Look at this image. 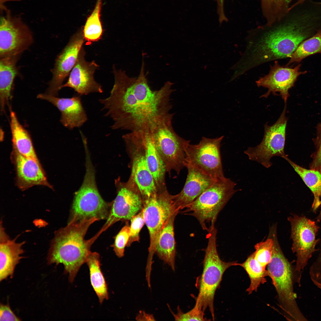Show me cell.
<instances>
[{"label": "cell", "instance_id": "f546056e", "mask_svg": "<svg viewBox=\"0 0 321 321\" xmlns=\"http://www.w3.org/2000/svg\"><path fill=\"white\" fill-rule=\"evenodd\" d=\"M102 0H97L95 7L87 17L82 29L85 40L96 42L100 39L103 30L101 20Z\"/></svg>", "mask_w": 321, "mask_h": 321}, {"label": "cell", "instance_id": "d4e9b609", "mask_svg": "<svg viewBox=\"0 0 321 321\" xmlns=\"http://www.w3.org/2000/svg\"><path fill=\"white\" fill-rule=\"evenodd\" d=\"M19 56L0 59V103L2 113L11 97L12 85L17 74L16 65Z\"/></svg>", "mask_w": 321, "mask_h": 321}, {"label": "cell", "instance_id": "6da1fadb", "mask_svg": "<svg viewBox=\"0 0 321 321\" xmlns=\"http://www.w3.org/2000/svg\"><path fill=\"white\" fill-rule=\"evenodd\" d=\"M113 73L114 82L109 95L98 100L106 111L105 116L113 121L112 129L146 130L170 113L174 84L168 81L159 89L152 90L145 73L143 58L137 78L128 76L114 66Z\"/></svg>", "mask_w": 321, "mask_h": 321}, {"label": "cell", "instance_id": "5bb4252c", "mask_svg": "<svg viewBox=\"0 0 321 321\" xmlns=\"http://www.w3.org/2000/svg\"><path fill=\"white\" fill-rule=\"evenodd\" d=\"M33 41L31 32L20 18L9 14L1 18L0 59L19 56Z\"/></svg>", "mask_w": 321, "mask_h": 321}, {"label": "cell", "instance_id": "f1b7e54d", "mask_svg": "<svg viewBox=\"0 0 321 321\" xmlns=\"http://www.w3.org/2000/svg\"><path fill=\"white\" fill-rule=\"evenodd\" d=\"M238 265L244 269L250 279V284L246 290L249 294L253 291H257L261 284L266 282L265 277L269 276L268 271L255 259L254 252L248 257L244 262L238 263Z\"/></svg>", "mask_w": 321, "mask_h": 321}, {"label": "cell", "instance_id": "3957f363", "mask_svg": "<svg viewBox=\"0 0 321 321\" xmlns=\"http://www.w3.org/2000/svg\"><path fill=\"white\" fill-rule=\"evenodd\" d=\"M95 218L79 221L68 222L66 226L56 231L49 250L48 264L62 263L64 273L68 274L72 282L81 266L86 263L94 242L92 238L84 239L90 226L96 221Z\"/></svg>", "mask_w": 321, "mask_h": 321}, {"label": "cell", "instance_id": "30bf717a", "mask_svg": "<svg viewBox=\"0 0 321 321\" xmlns=\"http://www.w3.org/2000/svg\"><path fill=\"white\" fill-rule=\"evenodd\" d=\"M122 138L130 159L131 174L128 180L137 187L144 201L156 194L157 191L147 164L139 132H130Z\"/></svg>", "mask_w": 321, "mask_h": 321}, {"label": "cell", "instance_id": "cb8c5ba5", "mask_svg": "<svg viewBox=\"0 0 321 321\" xmlns=\"http://www.w3.org/2000/svg\"><path fill=\"white\" fill-rule=\"evenodd\" d=\"M15 239L0 243V281L9 276L12 278L16 266L23 258L21 255L24 252L23 246L25 242L18 243Z\"/></svg>", "mask_w": 321, "mask_h": 321}, {"label": "cell", "instance_id": "f35d334b", "mask_svg": "<svg viewBox=\"0 0 321 321\" xmlns=\"http://www.w3.org/2000/svg\"><path fill=\"white\" fill-rule=\"evenodd\" d=\"M136 319L137 320H155L152 314H148L144 311H141L137 316Z\"/></svg>", "mask_w": 321, "mask_h": 321}, {"label": "cell", "instance_id": "5b68a950", "mask_svg": "<svg viewBox=\"0 0 321 321\" xmlns=\"http://www.w3.org/2000/svg\"><path fill=\"white\" fill-rule=\"evenodd\" d=\"M217 234L215 228L207 235L208 242L205 250L203 271L197 281L199 293L195 303L204 312L208 309L213 320L215 319L214 300L215 291L225 271L231 266L238 265L237 262H226L220 258L217 248Z\"/></svg>", "mask_w": 321, "mask_h": 321}, {"label": "cell", "instance_id": "9c48e42d", "mask_svg": "<svg viewBox=\"0 0 321 321\" xmlns=\"http://www.w3.org/2000/svg\"><path fill=\"white\" fill-rule=\"evenodd\" d=\"M174 196L166 190L157 192L144 202L142 211L150 237L148 266H152L156 242L161 230L171 216L180 211L174 204Z\"/></svg>", "mask_w": 321, "mask_h": 321}, {"label": "cell", "instance_id": "9a60e30c", "mask_svg": "<svg viewBox=\"0 0 321 321\" xmlns=\"http://www.w3.org/2000/svg\"><path fill=\"white\" fill-rule=\"evenodd\" d=\"M119 181L117 196L112 203L106 222L95 235L97 238L115 223L130 220L143 209L144 201L137 187L128 180L126 182Z\"/></svg>", "mask_w": 321, "mask_h": 321}, {"label": "cell", "instance_id": "74e56055", "mask_svg": "<svg viewBox=\"0 0 321 321\" xmlns=\"http://www.w3.org/2000/svg\"><path fill=\"white\" fill-rule=\"evenodd\" d=\"M224 0H215L217 4V12L218 15L219 21L220 23L226 21L227 20L224 13Z\"/></svg>", "mask_w": 321, "mask_h": 321}, {"label": "cell", "instance_id": "d6a6232c", "mask_svg": "<svg viewBox=\"0 0 321 321\" xmlns=\"http://www.w3.org/2000/svg\"><path fill=\"white\" fill-rule=\"evenodd\" d=\"M130 235V226L127 222L114 238V242L111 246L116 255L119 258L124 256L125 248L128 243Z\"/></svg>", "mask_w": 321, "mask_h": 321}, {"label": "cell", "instance_id": "4316f807", "mask_svg": "<svg viewBox=\"0 0 321 321\" xmlns=\"http://www.w3.org/2000/svg\"><path fill=\"white\" fill-rule=\"evenodd\" d=\"M86 263L89 269L91 285L102 304L105 300L108 299L109 296L107 285L100 268L99 254L91 252Z\"/></svg>", "mask_w": 321, "mask_h": 321}, {"label": "cell", "instance_id": "277c9868", "mask_svg": "<svg viewBox=\"0 0 321 321\" xmlns=\"http://www.w3.org/2000/svg\"><path fill=\"white\" fill-rule=\"evenodd\" d=\"M271 235L274 245L271 260L267 265V270L277 292L279 306L288 320L307 321L298 304L294 290L295 284L300 285L303 271L296 270L295 265H291L285 257L279 244L276 232H273Z\"/></svg>", "mask_w": 321, "mask_h": 321}, {"label": "cell", "instance_id": "8d00e7d4", "mask_svg": "<svg viewBox=\"0 0 321 321\" xmlns=\"http://www.w3.org/2000/svg\"><path fill=\"white\" fill-rule=\"evenodd\" d=\"M11 309L8 304L0 305V321H21Z\"/></svg>", "mask_w": 321, "mask_h": 321}, {"label": "cell", "instance_id": "4dcf8cb0", "mask_svg": "<svg viewBox=\"0 0 321 321\" xmlns=\"http://www.w3.org/2000/svg\"><path fill=\"white\" fill-rule=\"evenodd\" d=\"M321 54V29L311 37L303 41L289 56L290 60L285 67L294 62H298L306 57L316 53Z\"/></svg>", "mask_w": 321, "mask_h": 321}, {"label": "cell", "instance_id": "8992f818", "mask_svg": "<svg viewBox=\"0 0 321 321\" xmlns=\"http://www.w3.org/2000/svg\"><path fill=\"white\" fill-rule=\"evenodd\" d=\"M230 179H218L182 212L195 217L202 229L209 232L215 228L219 212L238 190Z\"/></svg>", "mask_w": 321, "mask_h": 321}, {"label": "cell", "instance_id": "484cf974", "mask_svg": "<svg viewBox=\"0 0 321 321\" xmlns=\"http://www.w3.org/2000/svg\"><path fill=\"white\" fill-rule=\"evenodd\" d=\"M10 127L13 150L24 156L39 161L29 133L12 111L10 114Z\"/></svg>", "mask_w": 321, "mask_h": 321}, {"label": "cell", "instance_id": "4fadbf2b", "mask_svg": "<svg viewBox=\"0 0 321 321\" xmlns=\"http://www.w3.org/2000/svg\"><path fill=\"white\" fill-rule=\"evenodd\" d=\"M291 227L292 249L296 256V270L303 271L318 240L316 235L319 227L315 222L305 216L293 215L288 218Z\"/></svg>", "mask_w": 321, "mask_h": 321}, {"label": "cell", "instance_id": "e0dca14e", "mask_svg": "<svg viewBox=\"0 0 321 321\" xmlns=\"http://www.w3.org/2000/svg\"><path fill=\"white\" fill-rule=\"evenodd\" d=\"M300 65L294 68L283 67L275 61L274 64L270 66L268 74L256 81L258 87L268 89V91L261 97L267 98L271 93L277 95L278 92L286 103L289 96V90L294 86L298 76L306 72L300 71Z\"/></svg>", "mask_w": 321, "mask_h": 321}, {"label": "cell", "instance_id": "83f0119b", "mask_svg": "<svg viewBox=\"0 0 321 321\" xmlns=\"http://www.w3.org/2000/svg\"><path fill=\"white\" fill-rule=\"evenodd\" d=\"M284 158L291 165L312 193L314 199L312 207L313 211H315L321 205V174L317 170L306 169L297 164L288 156Z\"/></svg>", "mask_w": 321, "mask_h": 321}, {"label": "cell", "instance_id": "e575fe53", "mask_svg": "<svg viewBox=\"0 0 321 321\" xmlns=\"http://www.w3.org/2000/svg\"><path fill=\"white\" fill-rule=\"evenodd\" d=\"M316 129V136L313 140L315 150L311 155L312 160L309 168L321 174V122L317 125Z\"/></svg>", "mask_w": 321, "mask_h": 321}, {"label": "cell", "instance_id": "603a6c76", "mask_svg": "<svg viewBox=\"0 0 321 321\" xmlns=\"http://www.w3.org/2000/svg\"><path fill=\"white\" fill-rule=\"evenodd\" d=\"M178 213L171 216L161 230L156 242L155 252L159 258L169 265L173 271L175 269L176 254L174 222Z\"/></svg>", "mask_w": 321, "mask_h": 321}, {"label": "cell", "instance_id": "ac0fdd59", "mask_svg": "<svg viewBox=\"0 0 321 321\" xmlns=\"http://www.w3.org/2000/svg\"><path fill=\"white\" fill-rule=\"evenodd\" d=\"M86 52L83 47L76 62L69 75L67 82L62 88L68 87L73 89L80 95L94 93H102L101 85L95 80L94 74L99 67L95 61L88 62L85 59Z\"/></svg>", "mask_w": 321, "mask_h": 321}, {"label": "cell", "instance_id": "52a82bcc", "mask_svg": "<svg viewBox=\"0 0 321 321\" xmlns=\"http://www.w3.org/2000/svg\"><path fill=\"white\" fill-rule=\"evenodd\" d=\"M174 115L169 113L146 130L151 136L166 172L170 174L174 171L178 174L186 167L185 151L190 141L181 138L174 130L172 123Z\"/></svg>", "mask_w": 321, "mask_h": 321}, {"label": "cell", "instance_id": "1f68e13d", "mask_svg": "<svg viewBox=\"0 0 321 321\" xmlns=\"http://www.w3.org/2000/svg\"><path fill=\"white\" fill-rule=\"evenodd\" d=\"M269 234V237L266 240L257 243L254 246L255 258L265 268L271 260L274 245L273 238Z\"/></svg>", "mask_w": 321, "mask_h": 321}, {"label": "cell", "instance_id": "7a4b0ae2", "mask_svg": "<svg viewBox=\"0 0 321 321\" xmlns=\"http://www.w3.org/2000/svg\"><path fill=\"white\" fill-rule=\"evenodd\" d=\"M306 15L298 20L257 29L245 39V49L239 60L230 68L237 78L261 65L289 57L310 34Z\"/></svg>", "mask_w": 321, "mask_h": 321}, {"label": "cell", "instance_id": "d590c367", "mask_svg": "<svg viewBox=\"0 0 321 321\" xmlns=\"http://www.w3.org/2000/svg\"><path fill=\"white\" fill-rule=\"evenodd\" d=\"M130 221V235L127 247L130 246L133 242L139 240V233L145 224L142 210L133 216Z\"/></svg>", "mask_w": 321, "mask_h": 321}, {"label": "cell", "instance_id": "ab89813d", "mask_svg": "<svg viewBox=\"0 0 321 321\" xmlns=\"http://www.w3.org/2000/svg\"><path fill=\"white\" fill-rule=\"evenodd\" d=\"M1 225L0 243H2L7 241L10 239L9 236L5 232L4 228Z\"/></svg>", "mask_w": 321, "mask_h": 321}, {"label": "cell", "instance_id": "2e32d148", "mask_svg": "<svg viewBox=\"0 0 321 321\" xmlns=\"http://www.w3.org/2000/svg\"><path fill=\"white\" fill-rule=\"evenodd\" d=\"M82 29L74 34L55 61L46 94L56 96L75 65L84 42Z\"/></svg>", "mask_w": 321, "mask_h": 321}, {"label": "cell", "instance_id": "8fae6325", "mask_svg": "<svg viewBox=\"0 0 321 321\" xmlns=\"http://www.w3.org/2000/svg\"><path fill=\"white\" fill-rule=\"evenodd\" d=\"M286 104L280 117L273 125H264V133L261 142L254 147H249L244 153L249 160L257 161L268 168L272 163L273 157L288 156L284 152L286 129L288 118L286 116Z\"/></svg>", "mask_w": 321, "mask_h": 321}, {"label": "cell", "instance_id": "836d02e7", "mask_svg": "<svg viewBox=\"0 0 321 321\" xmlns=\"http://www.w3.org/2000/svg\"><path fill=\"white\" fill-rule=\"evenodd\" d=\"M171 311L176 321H204L207 320L204 317V312L198 305L195 304L194 307L190 311L183 312L179 307L177 308V313L175 314L171 310Z\"/></svg>", "mask_w": 321, "mask_h": 321}, {"label": "cell", "instance_id": "ba28073f", "mask_svg": "<svg viewBox=\"0 0 321 321\" xmlns=\"http://www.w3.org/2000/svg\"><path fill=\"white\" fill-rule=\"evenodd\" d=\"M111 204L105 202L97 188L94 171L90 162L86 164L84 179L74 196L69 222L95 218L107 219Z\"/></svg>", "mask_w": 321, "mask_h": 321}, {"label": "cell", "instance_id": "d6986e66", "mask_svg": "<svg viewBox=\"0 0 321 321\" xmlns=\"http://www.w3.org/2000/svg\"><path fill=\"white\" fill-rule=\"evenodd\" d=\"M186 167L188 174L184 186L174 198L175 205L180 210L189 206L217 180L189 164H186Z\"/></svg>", "mask_w": 321, "mask_h": 321}, {"label": "cell", "instance_id": "44dd1931", "mask_svg": "<svg viewBox=\"0 0 321 321\" xmlns=\"http://www.w3.org/2000/svg\"><path fill=\"white\" fill-rule=\"evenodd\" d=\"M12 156L16 169L17 185L20 188L25 190L37 185L51 188L39 161L24 156L14 150Z\"/></svg>", "mask_w": 321, "mask_h": 321}, {"label": "cell", "instance_id": "60d3db41", "mask_svg": "<svg viewBox=\"0 0 321 321\" xmlns=\"http://www.w3.org/2000/svg\"><path fill=\"white\" fill-rule=\"evenodd\" d=\"M319 219H320V220H321V211H320V215H319Z\"/></svg>", "mask_w": 321, "mask_h": 321}, {"label": "cell", "instance_id": "ffe728a7", "mask_svg": "<svg viewBox=\"0 0 321 321\" xmlns=\"http://www.w3.org/2000/svg\"><path fill=\"white\" fill-rule=\"evenodd\" d=\"M37 97L47 100L55 106L61 113V123L70 130L81 127L87 120L80 96L58 98L46 93L39 94Z\"/></svg>", "mask_w": 321, "mask_h": 321}, {"label": "cell", "instance_id": "7402d4cb", "mask_svg": "<svg viewBox=\"0 0 321 321\" xmlns=\"http://www.w3.org/2000/svg\"><path fill=\"white\" fill-rule=\"evenodd\" d=\"M138 131L144 149L147 164L153 177L157 192L166 191L167 189L165 182V166L151 136L147 130Z\"/></svg>", "mask_w": 321, "mask_h": 321}, {"label": "cell", "instance_id": "7c38bea8", "mask_svg": "<svg viewBox=\"0 0 321 321\" xmlns=\"http://www.w3.org/2000/svg\"><path fill=\"white\" fill-rule=\"evenodd\" d=\"M223 138L203 137L198 144H189L185 151L186 164H189L215 179L225 178L220 151Z\"/></svg>", "mask_w": 321, "mask_h": 321}]
</instances>
